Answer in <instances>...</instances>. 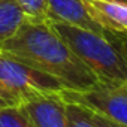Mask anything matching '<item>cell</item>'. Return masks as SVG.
Returning <instances> with one entry per match:
<instances>
[{"label": "cell", "instance_id": "4", "mask_svg": "<svg viewBox=\"0 0 127 127\" xmlns=\"http://www.w3.org/2000/svg\"><path fill=\"white\" fill-rule=\"evenodd\" d=\"M61 96L67 102L79 103L127 127V81L97 82L85 91L64 88Z\"/></svg>", "mask_w": 127, "mask_h": 127}, {"label": "cell", "instance_id": "7", "mask_svg": "<svg viewBox=\"0 0 127 127\" xmlns=\"http://www.w3.org/2000/svg\"><path fill=\"white\" fill-rule=\"evenodd\" d=\"M46 6L49 21L67 23L85 30L106 34V32L87 12L84 0H46Z\"/></svg>", "mask_w": 127, "mask_h": 127}, {"label": "cell", "instance_id": "3", "mask_svg": "<svg viewBox=\"0 0 127 127\" xmlns=\"http://www.w3.org/2000/svg\"><path fill=\"white\" fill-rule=\"evenodd\" d=\"M0 84L18 96L21 102L37 94L60 93L64 90L61 82L54 76L3 52H0Z\"/></svg>", "mask_w": 127, "mask_h": 127}, {"label": "cell", "instance_id": "6", "mask_svg": "<svg viewBox=\"0 0 127 127\" xmlns=\"http://www.w3.org/2000/svg\"><path fill=\"white\" fill-rule=\"evenodd\" d=\"M90 17L108 33H127V0H84Z\"/></svg>", "mask_w": 127, "mask_h": 127}, {"label": "cell", "instance_id": "2", "mask_svg": "<svg viewBox=\"0 0 127 127\" xmlns=\"http://www.w3.org/2000/svg\"><path fill=\"white\" fill-rule=\"evenodd\" d=\"M51 24L78 58L97 76L99 82L127 81V60L106 34L60 21H51Z\"/></svg>", "mask_w": 127, "mask_h": 127}, {"label": "cell", "instance_id": "10", "mask_svg": "<svg viewBox=\"0 0 127 127\" xmlns=\"http://www.w3.org/2000/svg\"><path fill=\"white\" fill-rule=\"evenodd\" d=\"M67 120H69V127H97L90 115L85 106L75 103V102H67Z\"/></svg>", "mask_w": 127, "mask_h": 127}, {"label": "cell", "instance_id": "5", "mask_svg": "<svg viewBox=\"0 0 127 127\" xmlns=\"http://www.w3.org/2000/svg\"><path fill=\"white\" fill-rule=\"evenodd\" d=\"M21 108L36 127H69L67 103L61 91L33 96L21 102Z\"/></svg>", "mask_w": 127, "mask_h": 127}, {"label": "cell", "instance_id": "8", "mask_svg": "<svg viewBox=\"0 0 127 127\" xmlns=\"http://www.w3.org/2000/svg\"><path fill=\"white\" fill-rule=\"evenodd\" d=\"M26 20V12L15 0H0V46L20 30Z\"/></svg>", "mask_w": 127, "mask_h": 127}, {"label": "cell", "instance_id": "13", "mask_svg": "<svg viewBox=\"0 0 127 127\" xmlns=\"http://www.w3.org/2000/svg\"><path fill=\"white\" fill-rule=\"evenodd\" d=\"M15 105H21V100L18 96H15L12 91H9L6 87H3L0 84V108L5 106H15Z\"/></svg>", "mask_w": 127, "mask_h": 127}, {"label": "cell", "instance_id": "9", "mask_svg": "<svg viewBox=\"0 0 127 127\" xmlns=\"http://www.w3.org/2000/svg\"><path fill=\"white\" fill-rule=\"evenodd\" d=\"M0 127H36L21 105L0 108Z\"/></svg>", "mask_w": 127, "mask_h": 127}, {"label": "cell", "instance_id": "1", "mask_svg": "<svg viewBox=\"0 0 127 127\" xmlns=\"http://www.w3.org/2000/svg\"><path fill=\"white\" fill-rule=\"evenodd\" d=\"M0 52L54 76L66 90L85 91L99 82L97 76L57 33L51 21L27 18L20 30L2 43Z\"/></svg>", "mask_w": 127, "mask_h": 127}, {"label": "cell", "instance_id": "12", "mask_svg": "<svg viewBox=\"0 0 127 127\" xmlns=\"http://www.w3.org/2000/svg\"><path fill=\"white\" fill-rule=\"evenodd\" d=\"M87 111H88V115H90L91 121L97 127H126V126H123V124H120V123H117V121H114V120H111V118H108V117H105V115H102L96 111H91L88 108H87Z\"/></svg>", "mask_w": 127, "mask_h": 127}, {"label": "cell", "instance_id": "11", "mask_svg": "<svg viewBox=\"0 0 127 127\" xmlns=\"http://www.w3.org/2000/svg\"><path fill=\"white\" fill-rule=\"evenodd\" d=\"M20 8L26 12L29 20L34 21H49L46 0H15Z\"/></svg>", "mask_w": 127, "mask_h": 127}, {"label": "cell", "instance_id": "14", "mask_svg": "<svg viewBox=\"0 0 127 127\" xmlns=\"http://www.w3.org/2000/svg\"><path fill=\"white\" fill-rule=\"evenodd\" d=\"M106 36H108L109 39H112V40L117 43V46L120 48V51L123 52V55H124L126 60H127V33L115 34V33H108V32H106Z\"/></svg>", "mask_w": 127, "mask_h": 127}]
</instances>
